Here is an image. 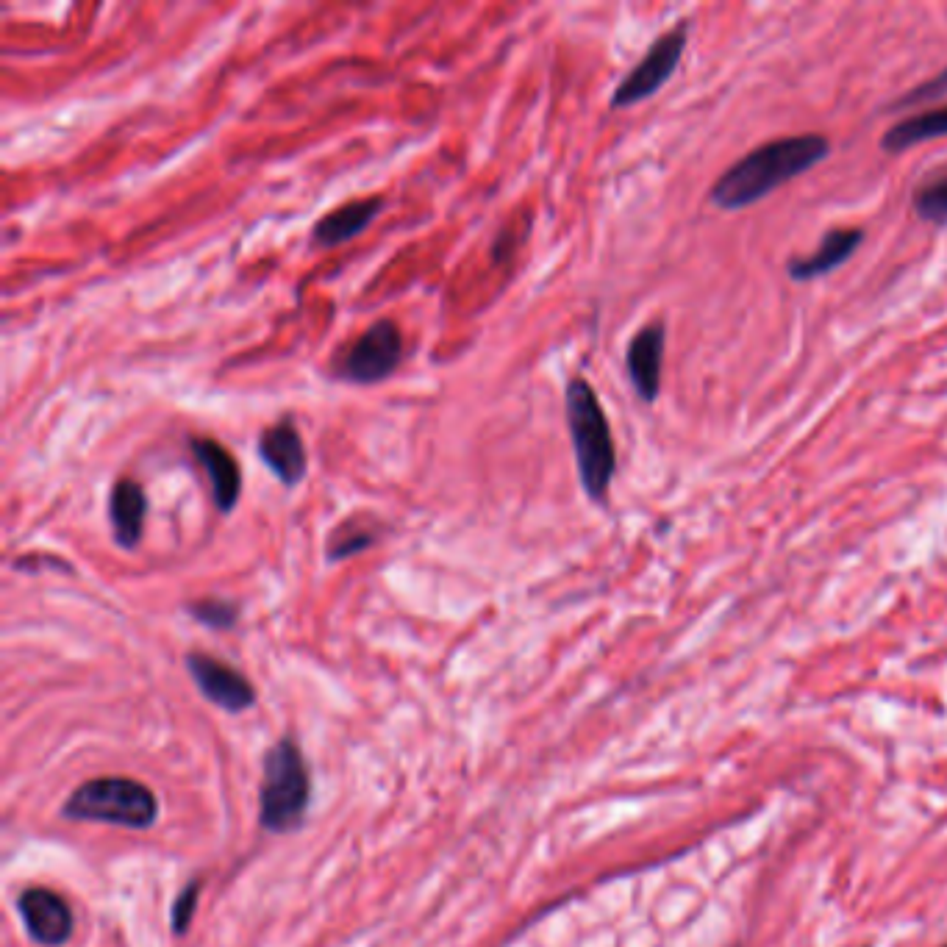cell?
Segmentation results:
<instances>
[{
	"label": "cell",
	"instance_id": "1",
	"mask_svg": "<svg viewBox=\"0 0 947 947\" xmlns=\"http://www.w3.org/2000/svg\"><path fill=\"white\" fill-rule=\"evenodd\" d=\"M831 139L817 131L778 137L764 142L759 148L748 150L742 159H736L709 189V200L717 209L739 212L759 203L775 189L795 181L811 167L828 159Z\"/></svg>",
	"mask_w": 947,
	"mask_h": 947
},
{
	"label": "cell",
	"instance_id": "2",
	"mask_svg": "<svg viewBox=\"0 0 947 947\" xmlns=\"http://www.w3.org/2000/svg\"><path fill=\"white\" fill-rule=\"evenodd\" d=\"M564 412L586 498L603 503L609 498L611 481L617 473V448L598 392L586 378H570L564 392Z\"/></svg>",
	"mask_w": 947,
	"mask_h": 947
},
{
	"label": "cell",
	"instance_id": "3",
	"mask_svg": "<svg viewBox=\"0 0 947 947\" xmlns=\"http://www.w3.org/2000/svg\"><path fill=\"white\" fill-rule=\"evenodd\" d=\"M312 798L309 767L295 739H278L264 756L262 789H259V820L273 834H287L306 817Z\"/></svg>",
	"mask_w": 947,
	"mask_h": 947
},
{
	"label": "cell",
	"instance_id": "4",
	"mask_svg": "<svg viewBox=\"0 0 947 947\" xmlns=\"http://www.w3.org/2000/svg\"><path fill=\"white\" fill-rule=\"evenodd\" d=\"M62 814L67 820L145 831L159 817V800L142 781L106 775L78 786L62 806Z\"/></svg>",
	"mask_w": 947,
	"mask_h": 947
},
{
	"label": "cell",
	"instance_id": "5",
	"mask_svg": "<svg viewBox=\"0 0 947 947\" xmlns=\"http://www.w3.org/2000/svg\"><path fill=\"white\" fill-rule=\"evenodd\" d=\"M686 42H689V23L686 20L675 23L670 31H664L661 37L653 39L648 53L617 84L614 95H611V109H628V106L653 98L678 70V64L684 59Z\"/></svg>",
	"mask_w": 947,
	"mask_h": 947
},
{
	"label": "cell",
	"instance_id": "6",
	"mask_svg": "<svg viewBox=\"0 0 947 947\" xmlns=\"http://www.w3.org/2000/svg\"><path fill=\"white\" fill-rule=\"evenodd\" d=\"M403 359V334L392 320H378L342 356L337 373L350 384H378L395 373Z\"/></svg>",
	"mask_w": 947,
	"mask_h": 947
},
{
	"label": "cell",
	"instance_id": "7",
	"mask_svg": "<svg viewBox=\"0 0 947 947\" xmlns=\"http://www.w3.org/2000/svg\"><path fill=\"white\" fill-rule=\"evenodd\" d=\"M187 670L195 686L203 692V698L220 709L237 714V711L250 709L256 703V689L248 678L234 670L231 664L214 659L209 653H189Z\"/></svg>",
	"mask_w": 947,
	"mask_h": 947
},
{
	"label": "cell",
	"instance_id": "8",
	"mask_svg": "<svg viewBox=\"0 0 947 947\" xmlns=\"http://www.w3.org/2000/svg\"><path fill=\"white\" fill-rule=\"evenodd\" d=\"M664 350H667V328L661 320L642 325L625 348L628 381L642 403H656L661 395Z\"/></svg>",
	"mask_w": 947,
	"mask_h": 947
},
{
	"label": "cell",
	"instance_id": "9",
	"mask_svg": "<svg viewBox=\"0 0 947 947\" xmlns=\"http://www.w3.org/2000/svg\"><path fill=\"white\" fill-rule=\"evenodd\" d=\"M28 936L42 947H62L73 936V909L70 903L42 886H31L17 898Z\"/></svg>",
	"mask_w": 947,
	"mask_h": 947
},
{
	"label": "cell",
	"instance_id": "10",
	"mask_svg": "<svg viewBox=\"0 0 947 947\" xmlns=\"http://www.w3.org/2000/svg\"><path fill=\"white\" fill-rule=\"evenodd\" d=\"M259 459L284 486H298L306 478L309 456L292 417L278 420L259 434Z\"/></svg>",
	"mask_w": 947,
	"mask_h": 947
},
{
	"label": "cell",
	"instance_id": "11",
	"mask_svg": "<svg viewBox=\"0 0 947 947\" xmlns=\"http://www.w3.org/2000/svg\"><path fill=\"white\" fill-rule=\"evenodd\" d=\"M189 450L192 456L198 459V464L206 470V478L212 484V498L214 506L220 514H231L237 509L239 498H242V470L239 462L234 459V453L220 445L217 439L209 437H192L189 439Z\"/></svg>",
	"mask_w": 947,
	"mask_h": 947
},
{
	"label": "cell",
	"instance_id": "12",
	"mask_svg": "<svg viewBox=\"0 0 947 947\" xmlns=\"http://www.w3.org/2000/svg\"><path fill=\"white\" fill-rule=\"evenodd\" d=\"M861 242H864V231H861V228H853V225H848V228H831V231H825V237L820 239V245H817L814 253L789 259V262H786V273H789L792 281H798V284L817 281V278L834 273L836 267H842V264L848 262L850 256L859 250Z\"/></svg>",
	"mask_w": 947,
	"mask_h": 947
},
{
	"label": "cell",
	"instance_id": "13",
	"mask_svg": "<svg viewBox=\"0 0 947 947\" xmlns=\"http://www.w3.org/2000/svg\"><path fill=\"white\" fill-rule=\"evenodd\" d=\"M148 517V495L137 481L120 478L109 495V523H112L114 542L123 550H134L142 542Z\"/></svg>",
	"mask_w": 947,
	"mask_h": 947
},
{
	"label": "cell",
	"instance_id": "14",
	"mask_svg": "<svg viewBox=\"0 0 947 947\" xmlns=\"http://www.w3.org/2000/svg\"><path fill=\"white\" fill-rule=\"evenodd\" d=\"M384 209V200L381 198H362V200H348L342 203L334 212L323 214L317 225H314L312 239L323 248H337L345 245L348 239L359 237L367 225L373 223V217Z\"/></svg>",
	"mask_w": 947,
	"mask_h": 947
},
{
	"label": "cell",
	"instance_id": "15",
	"mask_svg": "<svg viewBox=\"0 0 947 947\" xmlns=\"http://www.w3.org/2000/svg\"><path fill=\"white\" fill-rule=\"evenodd\" d=\"M947 137V103L931 112H917L911 117H903L895 125L886 128V134L881 137V148L886 153H903V150L914 148V145H923V142H934V139Z\"/></svg>",
	"mask_w": 947,
	"mask_h": 947
},
{
	"label": "cell",
	"instance_id": "16",
	"mask_svg": "<svg viewBox=\"0 0 947 947\" xmlns=\"http://www.w3.org/2000/svg\"><path fill=\"white\" fill-rule=\"evenodd\" d=\"M911 209L925 223L947 228V164H939L914 181Z\"/></svg>",
	"mask_w": 947,
	"mask_h": 947
},
{
	"label": "cell",
	"instance_id": "17",
	"mask_svg": "<svg viewBox=\"0 0 947 947\" xmlns=\"http://www.w3.org/2000/svg\"><path fill=\"white\" fill-rule=\"evenodd\" d=\"M378 542V525L370 517H350L342 525H337L328 542H325V556L328 561H345L362 550L373 548Z\"/></svg>",
	"mask_w": 947,
	"mask_h": 947
},
{
	"label": "cell",
	"instance_id": "18",
	"mask_svg": "<svg viewBox=\"0 0 947 947\" xmlns=\"http://www.w3.org/2000/svg\"><path fill=\"white\" fill-rule=\"evenodd\" d=\"M187 611L192 620H198L200 625L214 628V631H228V628H234L239 620L237 603L223 598L192 600V603H187Z\"/></svg>",
	"mask_w": 947,
	"mask_h": 947
},
{
	"label": "cell",
	"instance_id": "19",
	"mask_svg": "<svg viewBox=\"0 0 947 947\" xmlns=\"http://www.w3.org/2000/svg\"><path fill=\"white\" fill-rule=\"evenodd\" d=\"M198 898L200 881H189V884L178 892V898H175L173 903V914H170L173 934H187L189 923H192V917H195V909H198Z\"/></svg>",
	"mask_w": 947,
	"mask_h": 947
},
{
	"label": "cell",
	"instance_id": "20",
	"mask_svg": "<svg viewBox=\"0 0 947 947\" xmlns=\"http://www.w3.org/2000/svg\"><path fill=\"white\" fill-rule=\"evenodd\" d=\"M947 92V67L942 73H936L931 81H925V84H917V87L911 89L909 95H903L900 100L892 103V109H911V106H920V103H928V100L942 98Z\"/></svg>",
	"mask_w": 947,
	"mask_h": 947
}]
</instances>
